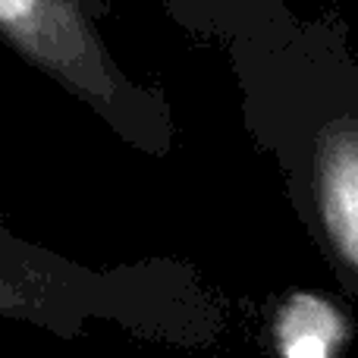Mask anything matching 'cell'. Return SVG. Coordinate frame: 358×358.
Returning <instances> with one entry per match:
<instances>
[{
  "mask_svg": "<svg viewBox=\"0 0 358 358\" xmlns=\"http://www.w3.org/2000/svg\"><path fill=\"white\" fill-rule=\"evenodd\" d=\"M223 50L242 126L277 161L299 223L358 302V60L346 25L286 3Z\"/></svg>",
  "mask_w": 358,
  "mask_h": 358,
  "instance_id": "6da1fadb",
  "label": "cell"
},
{
  "mask_svg": "<svg viewBox=\"0 0 358 358\" xmlns=\"http://www.w3.org/2000/svg\"><path fill=\"white\" fill-rule=\"evenodd\" d=\"M0 321L31 324L76 340L110 324L173 349H214L227 334V305L182 258H142L88 267L13 233L0 214Z\"/></svg>",
  "mask_w": 358,
  "mask_h": 358,
  "instance_id": "7a4b0ae2",
  "label": "cell"
},
{
  "mask_svg": "<svg viewBox=\"0 0 358 358\" xmlns=\"http://www.w3.org/2000/svg\"><path fill=\"white\" fill-rule=\"evenodd\" d=\"M104 0H0V41L35 73L85 104L120 142L170 157L173 107L161 88L136 82L101 35Z\"/></svg>",
  "mask_w": 358,
  "mask_h": 358,
  "instance_id": "3957f363",
  "label": "cell"
},
{
  "mask_svg": "<svg viewBox=\"0 0 358 358\" xmlns=\"http://www.w3.org/2000/svg\"><path fill=\"white\" fill-rule=\"evenodd\" d=\"M167 13L189 35L223 44L248 25L283 10L286 0H164Z\"/></svg>",
  "mask_w": 358,
  "mask_h": 358,
  "instance_id": "277c9868",
  "label": "cell"
}]
</instances>
